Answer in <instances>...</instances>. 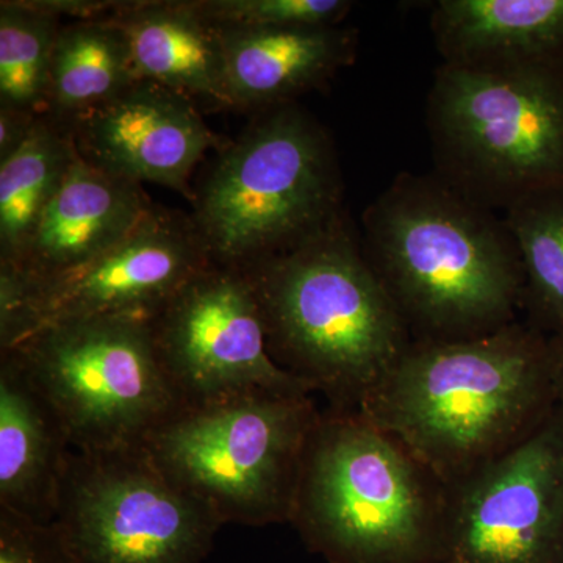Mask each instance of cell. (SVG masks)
Here are the masks:
<instances>
[{
    "mask_svg": "<svg viewBox=\"0 0 563 563\" xmlns=\"http://www.w3.org/2000/svg\"><path fill=\"white\" fill-rule=\"evenodd\" d=\"M320 417L312 395L292 393L179 404L141 448L222 526L290 523L303 454Z\"/></svg>",
    "mask_w": 563,
    "mask_h": 563,
    "instance_id": "cell-7",
    "label": "cell"
},
{
    "mask_svg": "<svg viewBox=\"0 0 563 563\" xmlns=\"http://www.w3.org/2000/svg\"><path fill=\"white\" fill-rule=\"evenodd\" d=\"M363 252L413 340L474 339L520 320L525 273L504 218L435 176L404 173L363 214Z\"/></svg>",
    "mask_w": 563,
    "mask_h": 563,
    "instance_id": "cell-2",
    "label": "cell"
},
{
    "mask_svg": "<svg viewBox=\"0 0 563 563\" xmlns=\"http://www.w3.org/2000/svg\"><path fill=\"white\" fill-rule=\"evenodd\" d=\"M555 409L548 336L525 320L451 340H413L357 412L448 488L528 439Z\"/></svg>",
    "mask_w": 563,
    "mask_h": 563,
    "instance_id": "cell-1",
    "label": "cell"
},
{
    "mask_svg": "<svg viewBox=\"0 0 563 563\" xmlns=\"http://www.w3.org/2000/svg\"><path fill=\"white\" fill-rule=\"evenodd\" d=\"M163 372L180 404L254 391L312 395L269 354L246 274L210 263L150 318Z\"/></svg>",
    "mask_w": 563,
    "mask_h": 563,
    "instance_id": "cell-11",
    "label": "cell"
},
{
    "mask_svg": "<svg viewBox=\"0 0 563 563\" xmlns=\"http://www.w3.org/2000/svg\"><path fill=\"white\" fill-rule=\"evenodd\" d=\"M0 563H77L55 525L0 509Z\"/></svg>",
    "mask_w": 563,
    "mask_h": 563,
    "instance_id": "cell-24",
    "label": "cell"
},
{
    "mask_svg": "<svg viewBox=\"0 0 563 563\" xmlns=\"http://www.w3.org/2000/svg\"><path fill=\"white\" fill-rule=\"evenodd\" d=\"M5 352L49 401L73 450L139 448L180 404L158 361L150 318L55 322Z\"/></svg>",
    "mask_w": 563,
    "mask_h": 563,
    "instance_id": "cell-8",
    "label": "cell"
},
{
    "mask_svg": "<svg viewBox=\"0 0 563 563\" xmlns=\"http://www.w3.org/2000/svg\"><path fill=\"white\" fill-rule=\"evenodd\" d=\"M242 269L261 307L269 354L329 409L358 410L413 342L346 217Z\"/></svg>",
    "mask_w": 563,
    "mask_h": 563,
    "instance_id": "cell-3",
    "label": "cell"
},
{
    "mask_svg": "<svg viewBox=\"0 0 563 563\" xmlns=\"http://www.w3.org/2000/svg\"><path fill=\"white\" fill-rule=\"evenodd\" d=\"M328 132L298 103L258 111L192 192L191 221L211 263L244 268L343 217Z\"/></svg>",
    "mask_w": 563,
    "mask_h": 563,
    "instance_id": "cell-5",
    "label": "cell"
},
{
    "mask_svg": "<svg viewBox=\"0 0 563 563\" xmlns=\"http://www.w3.org/2000/svg\"><path fill=\"white\" fill-rule=\"evenodd\" d=\"M70 131L80 158L99 172L136 185H163L188 201L195 192L192 172L217 146L198 103L143 79L79 118Z\"/></svg>",
    "mask_w": 563,
    "mask_h": 563,
    "instance_id": "cell-13",
    "label": "cell"
},
{
    "mask_svg": "<svg viewBox=\"0 0 563 563\" xmlns=\"http://www.w3.org/2000/svg\"><path fill=\"white\" fill-rule=\"evenodd\" d=\"M504 221L523 263L525 321L543 335H558L563 332V184L514 202Z\"/></svg>",
    "mask_w": 563,
    "mask_h": 563,
    "instance_id": "cell-21",
    "label": "cell"
},
{
    "mask_svg": "<svg viewBox=\"0 0 563 563\" xmlns=\"http://www.w3.org/2000/svg\"><path fill=\"white\" fill-rule=\"evenodd\" d=\"M131 43L140 79L209 109H232L221 27L196 0H128L113 16Z\"/></svg>",
    "mask_w": 563,
    "mask_h": 563,
    "instance_id": "cell-17",
    "label": "cell"
},
{
    "mask_svg": "<svg viewBox=\"0 0 563 563\" xmlns=\"http://www.w3.org/2000/svg\"><path fill=\"white\" fill-rule=\"evenodd\" d=\"M440 563H563V415L448 488Z\"/></svg>",
    "mask_w": 563,
    "mask_h": 563,
    "instance_id": "cell-12",
    "label": "cell"
},
{
    "mask_svg": "<svg viewBox=\"0 0 563 563\" xmlns=\"http://www.w3.org/2000/svg\"><path fill=\"white\" fill-rule=\"evenodd\" d=\"M550 346L551 374L555 393V407L563 415V332L558 335L548 336Z\"/></svg>",
    "mask_w": 563,
    "mask_h": 563,
    "instance_id": "cell-26",
    "label": "cell"
},
{
    "mask_svg": "<svg viewBox=\"0 0 563 563\" xmlns=\"http://www.w3.org/2000/svg\"><path fill=\"white\" fill-rule=\"evenodd\" d=\"M152 209L141 185L99 172L77 155L20 261L0 266L31 282L74 272L120 243Z\"/></svg>",
    "mask_w": 563,
    "mask_h": 563,
    "instance_id": "cell-14",
    "label": "cell"
},
{
    "mask_svg": "<svg viewBox=\"0 0 563 563\" xmlns=\"http://www.w3.org/2000/svg\"><path fill=\"white\" fill-rule=\"evenodd\" d=\"M210 263L191 217L154 206L120 243L74 272L31 282L0 266V352L55 322L151 318Z\"/></svg>",
    "mask_w": 563,
    "mask_h": 563,
    "instance_id": "cell-10",
    "label": "cell"
},
{
    "mask_svg": "<svg viewBox=\"0 0 563 563\" xmlns=\"http://www.w3.org/2000/svg\"><path fill=\"white\" fill-rule=\"evenodd\" d=\"M36 118L21 111L0 109V163L9 161L31 135Z\"/></svg>",
    "mask_w": 563,
    "mask_h": 563,
    "instance_id": "cell-25",
    "label": "cell"
},
{
    "mask_svg": "<svg viewBox=\"0 0 563 563\" xmlns=\"http://www.w3.org/2000/svg\"><path fill=\"white\" fill-rule=\"evenodd\" d=\"M70 442L21 362L0 354V509L54 525Z\"/></svg>",
    "mask_w": 563,
    "mask_h": 563,
    "instance_id": "cell-16",
    "label": "cell"
},
{
    "mask_svg": "<svg viewBox=\"0 0 563 563\" xmlns=\"http://www.w3.org/2000/svg\"><path fill=\"white\" fill-rule=\"evenodd\" d=\"M431 27L446 65L563 58V0H440Z\"/></svg>",
    "mask_w": 563,
    "mask_h": 563,
    "instance_id": "cell-18",
    "label": "cell"
},
{
    "mask_svg": "<svg viewBox=\"0 0 563 563\" xmlns=\"http://www.w3.org/2000/svg\"><path fill=\"white\" fill-rule=\"evenodd\" d=\"M62 24L36 0L0 2V109L43 117Z\"/></svg>",
    "mask_w": 563,
    "mask_h": 563,
    "instance_id": "cell-22",
    "label": "cell"
},
{
    "mask_svg": "<svg viewBox=\"0 0 563 563\" xmlns=\"http://www.w3.org/2000/svg\"><path fill=\"white\" fill-rule=\"evenodd\" d=\"M54 525L77 563H203L222 528L141 446L70 451Z\"/></svg>",
    "mask_w": 563,
    "mask_h": 563,
    "instance_id": "cell-9",
    "label": "cell"
},
{
    "mask_svg": "<svg viewBox=\"0 0 563 563\" xmlns=\"http://www.w3.org/2000/svg\"><path fill=\"white\" fill-rule=\"evenodd\" d=\"M439 176L506 211L563 184V58L509 65L443 63L428 101Z\"/></svg>",
    "mask_w": 563,
    "mask_h": 563,
    "instance_id": "cell-6",
    "label": "cell"
},
{
    "mask_svg": "<svg viewBox=\"0 0 563 563\" xmlns=\"http://www.w3.org/2000/svg\"><path fill=\"white\" fill-rule=\"evenodd\" d=\"M136 80L131 43L117 22H63L52 52L44 117L70 128Z\"/></svg>",
    "mask_w": 563,
    "mask_h": 563,
    "instance_id": "cell-19",
    "label": "cell"
},
{
    "mask_svg": "<svg viewBox=\"0 0 563 563\" xmlns=\"http://www.w3.org/2000/svg\"><path fill=\"white\" fill-rule=\"evenodd\" d=\"M79 152L69 125L36 118L31 135L0 163V263L20 261Z\"/></svg>",
    "mask_w": 563,
    "mask_h": 563,
    "instance_id": "cell-20",
    "label": "cell"
},
{
    "mask_svg": "<svg viewBox=\"0 0 563 563\" xmlns=\"http://www.w3.org/2000/svg\"><path fill=\"white\" fill-rule=\"evenodd\" d=\"M221 32L232 109L263 111L295 103L357 57L358 32L343 25Z\"/></svg>",
    "mask_w": 563,
    "mask_h": 563,
    "instance_id": "cell-15",
    "label": "cell"
},
{
    "mask_svg": "<svg viewBox=\"0 0 563 563\" xmlns=\"http://www.w3.org/2000/svg\"><path fill=\"white\" fill-rule=\"evenodd\" d=\"M203 16L221 27L342 25L347 0H196Z\"/></svg>",
    "mask_w": 563,
    "mask_h": 563,
    "instance_id": "cell-23",
    "label": "cell"
},
{
    "mask_svg": "<svg viewBox=\"0 0 563 563\" xmlns=\"http://www.w3.org/2000/svg\"><path fill=\"white\" fill-rule=\"evenodd\" d=\"M448 487L357 410L321 412L290 525L329 563H440Z\"/></svg>",
    "mask_w": 563,
    "mask_h": 563,
    "instance_id": "cell-4",
    "label": "cell"
}]
</instances>
